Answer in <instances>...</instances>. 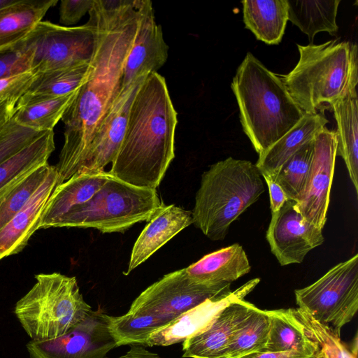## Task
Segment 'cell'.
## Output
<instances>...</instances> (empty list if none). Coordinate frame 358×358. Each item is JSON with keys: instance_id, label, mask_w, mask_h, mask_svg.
Returning <instances> with one entry per match:
<instances>
[{"instance_id": "obj_1", "label": "cell", "mask_w": 358, "mask_h": 358, "mask_svg": "<svg viewBox=\"0 0 358 358\" xmlns=\"http://www.w3.org/2000/svg\"><path fill=\"white\" fill-rule=\"evenodd\" d=\"M143 0H94L89 17L95 44L85 83L67 108L64 144L55 169L57 185L78 173L100 121L118 94L124 66L134 43Z\"/></svg>"}, {"instance_id": "obj_2", "label": "cell", "mask_w": 358, "mask_h": 358, "mask_svg": "<svg viewBox=\"0 0 358 358\" xmlns=\"http://www.w3.org/2000/svg\"><path fill=\"white\" fill-rule=\"evenodd\" d=\"M177 124L165 78L158 73L149 74L131 102L110 175L137 187L156 189L175 157Z\"/></svg>"}, {"instance_id": "obj_3", "label": "cell", "mask_w": 358, "mask_h": 358, "mask_svg": "<svg viewBox=\"0 0 358 358\" xmlns=\"http://www.w3.org/2000/svg\"><path fill=\"white\" fill-rule=\"evenodd\" d=\"M243 130L255 151L264 153L306 114L280 76L248 52L231 84Z\"/></svg>"}, {"instance_id": "obj_4", "label": "cell", "mask_w": 358, "mask_h": 358, "mask_svg": "<svg viewBox=\"0 0 358 358\" xmlns=\"http://www.w3.org/2000/svg\"><path fill=\"white\" fill-rule=\"evenodd\" d=\"M299 59L287 75L280 76L290 95L306 114L331 107L358 83L357 46L331 40L320 45H297Z\"/></svg>"}, {"instance_id": "obj_5", "label": "cell", "mask_w": 358, "mask_h": 358, "mask_svg": "<svg viewBox=\"0 0 358 358\" xmlns=\"http://www.w3.org/2000/svg\"><path fill=\"white\" fill-rule=\"evenodd\" d=\"M262 175L250 161L229 157L201 176L192 223L212 241L224 239L231 223L264 192Z\"/></svg>"}, {"instance_id": "obj_6", "label": "cell", "mask_w": 358, "mask_h": 358, "mask_svg": "<svg viewBox=\"0 0 358 358\" xmlns=\"http://www.w3.org/2000/svg\"><path fill=\"white\" fill-rule=\"evenodd\" d=\"M36 283L15 304L14 313L33 341L66 334L93 310L76 277L59 273L35 275Z\"/></svg>"}, {"instance_id": "obj_7", "label": "cell", "mask_w": 358, "mask_h": 358, "mask_svg": "<svg viewBox=\"0 0 358 358\" xmlns=\"http://www.w3.org/2000/svg\"><path fill=\"white\" fill-rule=\"evenodd\" d=\"M164 205L156 189L137 187L111 175L87 202L73 208L54 227L122 232L136 223L149 221Z\"/></svg>"}, {"instance_id": "obj_8", "label": "cell", "mask_w": 358, "mask_h": 358, "mask_svg": "<svg viewBox=\"0 0 358 358\" xmlns=\"http://www.w3.org/2000/svg\"><path fill=\"white\" fill-rule=\"evenodd\" d=\"M294 294L299 308L341 334L358 310V254Z\"/></svg>"}, {"instance_id": "obj_9", "label": "cell", "mask_w": 358, "mask_h": 358, "mask_svg": "<svg viewBox=\"0 0 358 358\" xmlns=\"http://www.w3.org/2000/svg\"><path fill=\"white\" fill-rule=\"evenodd\" d=\"M95 44V27L87 22L64 27L49 21L38 22L13 50L25 52L34 74L90 62Z\"/></svg>"}, {"instance_id": "obj_10", "label": "cell", "mask_w": 358, "mask_h": 358, "mask_svg": "<svg viewBox=\"0 0 358 358\" xmlns=\"http://www.w3.org/2000/svg\"><path fill=\"white\" fill-rule=\"evenodd\" d=\"M231 292L230 282H195L185 268L164 275L147 287L127 312L145 316L158 330L206 300Z\"/></svg>"}, {"instance_id": "obj_11", "label": "cell", "mask_w": 358, "mask_h": 358, "mask_svg": "<svg viewBox=\"0 0 358 358\" xmlns=\"http://www.w3.org/2000/svg\"><path fill=\"white\" fill-rule=\"evenodd\" d=\"M109 315L102 308L92 310L66 334L27 344L31 358H106L117 348L109 327Z\"/></svg>"}, {"instance_id": "obj_12", "label": "cell", "mask_w": 358, "mask_h": 358, "mask_svg": "<svg viewBox=\"0 0 358 358\" xmlns=\"http://www.w3.org/2000/svg\"><path fill=\"white\" fill-rule=\"evenodd\" d=\"M338 139L326 127L314 137V150L306 185L296 206L301 215L322 230L327 221Z\"/></svg>"}, {"instance_id": "obj_13", "label": "cell", "mask_w": 358, "mask_h": 358, "mask_svg": "<svg viewBox=\"0 0 358 358\" xmlns=\"http://www.w3.org/2000/svg\"><path fill=\"white\" fill-rule=\"evenodd\" d=\"M322 231L301 215L296 201L287 199L271 213L266 238L279 264L287 266L301 263L311 250L322 245Z\"/></svg>"}, {"instance_id": "obj_14", "label": "cell", "mask_w": 358, "mask_h": 358, "mask_svg": "<svg viewBox=\"0 0 358 358\" xmlns=\"http://www.w3.org/2000/svg\"><path fill=\"white\" fill-rule=\"evenodd\" d=\"M146 76L120 90L94 132L79 171H103L113 162L124 137L131 102Z\"/></svg>"}, {"instance_id": "obj_15", "label": "cell", "mask_w": 358, "mask_h": 358, "mask_svg": "<svg viewBox=\"0 0 358 358\" xmlns=\"http://www.w3.org/2000/svg\"><path fill=\"white\" fill-rule=\"evenodd\" d=\"M259 281V278H254L235 291L206 300L182 313L166 327L152 333L145 346H169L182 343L201 333L212 324L228 305L244 299Z\"/></svg>"}, {"instance_id": "obj_16", "label": "cell", "mask_w": 358, "mask_h": 358, "mask_svg": "<svg viewBox=\"0 0 358 358\" xmlns=\"http://www.w3.org/2000/svg\"><path fill=\"white\" fill-rule=\"evenodd\" d=\"M168 51L162 27L155 20L152 3L143 0L135 38L124 66L120 89L141 76L157 73L167 60Z\"/></svg>"}, {"instance_id": "obj_17", "label": "cell", "mask_w": 358, "mask_h": 358, "mask_svg": "<svg viewBox=\"0 0 358 358\" xmlns=\"http://www.w3.org/2000/svg\"><path fill=\"white\" fill-rule=\"evenodd\" d=\"M253 306L244 299L228 305L206 329L182 342V357H227L234 332Z\"/></svg>"}, {"instance_id": "obj_18", "label": "cell", "mask_w": 358, "mask_h": 358, "mask_svg": "<svg viewBox=\"0 0 358 358\" xmlns=\"http://www.w3.org/2000/svg\"><path fill=\"white\" fill-rule=\"evenodd\" d=\"M58 175L55 166L25 205L0 230V260L17 254L39 229L46 203L55 187Z\"/></svg>"}, {"instance_id": "obj_19", "label": "cell", "mask_w": 358, "mask_h": 358, "mask_svg": "<svg viewBox=\"0 0 358 358\" xmlns=\"http://www.w3.org/2000/svg\"><path fill=\"white\" fill-rule=\"evenodd\" d=\"M192 224V211L174 204L159 208L137 238L125 275L145 262L183 229Z\"/></svg>"}, {"instance_id": "obj_20", "label": "cell", "mask_w": 358, "mask_h": 358, "mask_svg": "<svg viewBox=\"0 0 358 358\" xmlns=\"http://www.w3.org/2000/svg\"><path fill=\"white\" fill-rule=\"evenodd\" d=\"M109 171H79L55 187L43 210L39 229L54 227L73 208L87 202L110 178Z\"/></svg>"}, {"instance_id": "obj_21", "label": "cell", "mask_w": 358, "mask_h": 358, "mask_svg": "<svg viewBox=\"0 0 358 358\" xmlns=\"http://www.w3.org/2000/svg\"><path fill=\"white\" fill-rule=\"evenodd\" d=\"M250 269L248 256L238 243L207 254L185 268L193 281L207 285L231 283Z\"/></svg>"}, {"instance_id": "obj_22", "label": "cell", "mask_w": 358, "mask_h": 358, "mask_svg": "<svg viewBox=\"0 0 358 358\" xmlns=\"http://www.w3.org/2000/svg\"><path fill=\"white\" fill-rule=\"evenodd\" d=\"M328 122L322 113L305 114L301 120L264 153L255 165L262 176L275 178L282 164Z\"/></svg>"}, {"instance_id": "obj_23", "label": "cell", "mask_w": 358, "mask_h": 358, "mask_svg": "<svg viewBox=\"0 0 358 358\" xmlns=\"http://www.w3.org/2000/svg\"><path fill=\"white\" fill-rule=\"evenodd\" d=\"M57 0H17L0 10V54L13 50L42 21Z\"/></svg>"}, {"instance_id": "obj_24", "label": "cell", "mask_w": 358, "mask_h": 358, "mask_svg": "<svg viewBox=\"0 0 358 358\" xmlns=\"http://www.w3.org/2000/svg\"><path fill=\"white\" fill-rule=\"evenodd\" d=\"M266 313L269 329L264 351L295 352L315 356L317 343L297 318L294 308L266 310Z\"/></svg>"}, {"instance_id": "obj_25", "label": "cell", "mask_w": 358, "mask_h": 358, "mask_svg": "<svg viewBox=\"0 0 358 358\" xmlns=\"http://www.w3.org/2000/svg\"><path fill=\"white\" fill-rule=\"evenodd\" d=\"M330 108L337 123L336 156L343 159L358 194V97L356 89L350 90Z\"/></svg>"}, {"instance_id": "obj_26", "label": "cell", "mask_w": 358, "mask_h": 358, "mask_svg": "<svg viewBox=\"0 0 358 358\" xmlns=\"http://www.w3.org/2000/svg\"><path fill=\"white\" fill-rule=\"evenodd\" d=\"M243 22L257 40L280 43L288 21L287 0L242 1Z\"/></svg>"}, {"instance_id": "obj_27", "label": "cell", "mask_w": 358, "mask_h": 358, "mask_svg": "<svg viewBox=\"0 0 358 358\" xmlns=\"http://www.w3.org/2000/svg\"><path fill=\"white\" fill-rule=\"evenodd\" d=\"M90 69V62L35 74L32 83L16 106L73 93L85 83Z\"/></svg>"}, {"instance_id": "obj_28", "label": "cell", "mask_w": 358, "mask_h": 358, "mask_svg": "<svg viewBox=\"0 0 358 358\" xmlns=\"http://www.w3.org/2000/svg\"><path fill=\"white\" fill-rule=\"evenodd\" d=\"M340 0H287L288 20L308 36L313 44L316 34L327 31L336 36Z\"/></svg>"}, {"instance_id": "obj_29", "label": "cell", "mask_w": 358, "mask_h": 358, "mask_svg": "<svg viewBox=\"0 0 358 358\" xmlns=\"http://www.w3.org/2000/svg\"><path fill=\"white\" fill-rule=\"evenodd\" d=\"M55 148L54 131H47L0 162V191L24 174L47 164Z\"/></svg>"}, {"instance_id": "obj_30", "label": "cell", "mask_w": 358, "mask_h": 358, "mask_svg": "<svg viewBox=\"0 0 358 358\" xmlns=\"http://www.w3.org/2000/svg\"><path fill=\"white\" fill-rule=\"evenodd\" d=\"M78 90L62 96L16 106L13 119L18 124L33 130L52 131L75 99Z\"/></svg>"}, {"instance_id": "obj_31", "label": "cell", "mask_w": 358, "mask_h": 358, "mask_svg": "<svg viewBox=\"0 0 358 358\" xmlns=\"http://www.w3.org/2000/svg\"><path fill=\"white\" fill-rule=\"evenodd\" d=\"M53 168L48 163L43 164L0 191V230L25 205Z\"/></svg>"}, {"instance_id": "obj_32", "label": "cell", "mask_w": 358, "mask_h": 358, "mask_svg": "<svg viewBox=\"0 0 358 358\" xmlns=\"http://www.w3.org/2000/svg\"><path fill=\"white\" fill-rule=\"evenodd\" d=\"M269 319L266 310L252 306L234 332L229 343L227 357L263 352L268 338Z\"/></svg>"}, {"instance_id": "obj_33", "label": "cell", "mask_w": 358, "mask_h": 358, "mask_svg": "<svg viewBox=\"0 0 358 358\" xmlns=\"http://www.w3.org/2000/svg\"><path fill=\"white\" fill-rule=\"evenodd\" d=\"M294 311L308 335L317 343V349L314 358H357V341L350 349L341 341V334L331 327L320 323L299 308Z\"/></svg>"}, {"instance_id": "obj_34", "label": "cell", "mask_w": 358, "mask_h": 358, "mask_svg": "<svg viewBox=\"0 0 358 358\" xmlns=\"http://www.w3.org/2000/svg\"><path fill=\"white\" fill-rule=\"evenodd\" d=\"M314 150V138L293 154L280 167L273 179L288 199L298 202L304 189Z\"/></svg>"}, {"instance_id": "obj_35", "label": "cell", "mask_w": 358, "mask_h": 358, "mask_svg": "<svg viewBox=\"0 0 358 358\" xmlns=\"http://www.w3.org/2000/svg\"><path fill=\"white\" fill-rule=\"evenodd\" d=\"M44 132L21 126L12 117L0 130V162L30 144Z\"/></svg>"}, {"instance_id": "obj_36", "label": "cell", "mask_w": 358, "mask_h": 358, "mask_svg": "<svg viewBox=\"0 0 358 358\" xmlns=\"http://www.w3.org/2000/svg\"><path fill=\"white\" fill-rule=\"evenodd\" d=\"M35 77L31 71L0 78V101H18L27 91Z\"/></svg>"}, {"instance_id": "obj_37", "label": "cell", "mask_w": 358, "mask_h": 358, "mask_svg": "<svg viewBox=\"0 0 358 358\" xmlns=\"http://www.w3.org/2000/svg\"><path fill=\"white\" fill-rule=\"evenodd\" d=\"M94 0H62L59 6L60 25L76 24L93 6Z\"/></svg>"}, {"instance_id": "obj_38", "label": "cell", "mask_w": 358, "mask_h": 358, "mask_svg": "<svg viewBox=\"0 0 358 358\" xmlns=\"http://www.w3.org/2000/svg\"><path fill=\"white\" fill-rule=\"evenodd\" d=\"M30 71L29 56L19 50L0 54V78Z\"/></svg>"}, {"instance_id": "obj_39", "label": "cell", "mask_w": 358, "mask_h": 358, "mask_svg": "<svg viewBox=\"0 0 358 358\" xmlns=\"http://www.w3.org/2000/svg\"><path fill=\"white\" fill-rule=\"evenodd\" d=\"M269 190L271 213H276L288 199L281 187L271 178L263 176Z\"/></svg>"}, {"instance_id": "obj_40", "label": "cell", "mask_w": 358, "mask_h": 358, "mask_svg": "<svg viewBox=\"0 0 358 358\" xmlns=\"http://www.w3.org/2000/svg\"><path fill=\"white\" fill-rule=\"evenodd\" d=\"M237 358H314V357L295 352L263 351L247 354Z\"/></svg>"}, {"instance_id": "obj_41", "label": "cell", "mask_w": 358, "mask_h": 358, "mask_svg": "<svg viewBox=\"0 0 358 358\" xmlns=\"http://www.w3.org/2000/svg\"><path fill=\"white\" fill-rule=\"evenodd\" d=\"M107 358V357H106ZM116 358H162L158 354L147 350L141 345H131L129 350Z\"/></svg>"}, {"instance_id": "obj_42", "label": "cell", "mask_w": 358, "mask_h": 358, "mask_svg": "<svg viewBox=\"0 0 358 358\" xmlns=\"http://www.w3.org/2000/svg\"><path fill=\"white\" fill-rule=\"evenodd\" d=\"M16 104L14 100L0 101V130L12 118Z\"/></svg>"}, {"instance_id": "obj_43", "label": "cell", "mask_w": 358, "mask_h": 358, "mask_svg": "<svg viewBox=\"0 0 358 358\" xmlns=\"http://www.w3.org/2000/svg\"><path fill=\"white\" fill-rule=\"evenodd\" d=\"M17 1V0H0V10L15 3Z\"/></svg>"}, {"instance_id": "obj_44", "label": "cell", "mask_w": 358, "mask_h": 358, "mask_svg": "<svg viewBox=\"0 0 358 358\" xmlns=\"http://www.w3.org/2000/svg\"><path fill=\"white\" fill-rule=\"evenodd\" d=\"M224 358H234V357H224Z\"/></svg>"}]
</instances>
